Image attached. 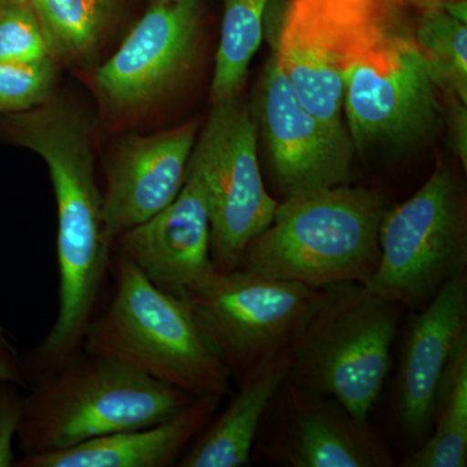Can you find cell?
I'll list each match as a JSON object with an SVG mask.
<instances>
[{
	"label": "cell",
	"mask_w": 467,
	"mask_h": 467,
	"mask_svg": "<svg viewBox=\"0 0 467 467\" xmlns=\"http://www.w3.org/2000/svg\"><path fill=\"white\" fill-rule=\"evenodd\" d=\"M5 134L41 156L57 207L58 312L41 344L23 358L26 379L48 373L82 349L110 265L103 195L95 180L90 128L81 113L58 104L8 113Z\"/></svg>",
	"instance_id": "6da1fadb"
},
{
	"label": "cell",
	"mask_w": 467,
	"mask_h": 467,
	"mask_svg": "<svg viewBox=\"0 0 467 467\" xmlns=\"http://www.w3.org/2000/svg\"><path fill=\"white\" fill-rule=\"evenodd\" d=\"M27 386L17 429L24 454L67 450L156 425L196 399L84 349L55 370L29 378Z\"/></svg>",
	"instance_id": "7a4b0ae2"
},
{
	"label": "cell",
	"mask_w": 467,
	"mask_h": 467,
	"mask_svg": "<svg viewBox=\"0 0 467 467\" xmlns=\"http://www.w3.org/2000/svg\"><path fill=\"white\" fill-rule=\"evenodd\" d=\"M386 211L379 192L349 183L288 196L238 269L316 288L365 285L379 263Z\"/></svg>",
	"instance_id": "3957f363"
},
{
	"label": "cell",
	"mask_w": 467,
	"mask_h": 467,
	"mask_svg": "<svg viewBox=\"0 0 467 467\" xmlns=\"http://www.w3.org/2000/svg\"><path fill=\"white\" fill-rule=\"evenodd\" d=\"M109 306L86 328L82 349L171 384L195 398L232 393V377L183 299L117 256Z\"/></svg>",
	"instance_id": "277c9868"
},
{
	"label": "cell",
	"mask_w": 467,
	"mask_h": 467,
	"mask_svg": "<svg viewBox=\"0 0 467 467\" xmlns=\"http://www.w3.org/2000/svg\"><path fill=\"white\" fill-rule=\"evenodd\" d=\"M400 306L359 282L326 285L324 297L292 340L288 379L340 402L368 422L391 370Z\"/></svg>",
	"instance_id": "5b68a950"
},
{
	"label": "cell",
	"mask_w": 467,
	"mask_h": 467,
	"mask_svg": "<svg viewBox=\"0 0 467 467\" xmlns=\"http://www.w3.org/2000/svg\"><path fill=\"white\" fill-rule=\"evenodd\" d=\"M396 0H292L273 52L304 109L347 129L344 94L352 67L401 26Z\"/></svg>",
	"instance_id": "8992f818"
},
{
	"label": "cell",
	"mask_w": 467,
	"mask_h": 467,
	"mask_svg": "<svg viewBox=\"0 0 467 467\" xmlns=\"http://www.w3.org/2000/svg\"><path fill=\"white\" fill-rule=\"evenodd\" d=\"M325 287L244 270L214 269L183 295L211 348L236 383L291 346Z\"/></svg>",
	"instance_id": "52a82bcc"
},
{
	"label": "cell",
	"mask_w": 467,
	"mask_h": 467,
	"mask_svg": "<svg viewBox=\"0 0 467 467\" xmlns=\"http://www.w3.org/2000/svg\"><path fill=\"white\" fill-rule=\"evenodd\" d=\"M379 263L365 284L378 296L418 309L467 266L466 196L450 169L439 167L411 198L386 211Z\"/></svg>",
	"instance_id": "ba28073f"
},
{
	"label": "cell",
	"mask_w": 467,
	"mask_h": 467,
	"mask_svg": "<svg viewBox=\"0 0 467 467\" xmlns=\"http://www.w3.org/2000/svg\"><path fill=\"white\" fill-rule=\"evenodd\" d=\"M187 171L198 178L207 198L214 267L233 272L279 204L261 175L257 124L239 98L213 104Z\"/></svg>",
	"instance_id": "9c48e42d"
},
{
	"label": "cell",
	"mask_w": 467,
	"mask_h": 467,
	"mask_svg": "<svg viewBox=\"0 0 467 467\" xmlns=\"http://www.w3.org/2000/svg\"><path fill=\"white\" fill-rule=\"evenodd\" d=\"M344 113L353 147L413 149L431 137L441 121L439 88L413 34L392 30L350 70Z\"/></svg>",
	"instance_id": "30bf717a"
},
{
	"label": "cell",
	"mask_w": 467,
	"mask_h": 467,
	"mask_svg": "<svg viewBox=\"0 0 467 467\" xmlns=\"http://www.w3.org/2000/svg\"><path fill=\"white\" fill-rule=\"evenodd\" d=\"M256 442L259 453L279 466H393L391 451L368 422L288 378L266 409Z\"/></svg>",
	"instance_id": "8fae6325"
},
{
	"label": "cell",
	"mask_w": 467,
	"mask_h": 467,
	"mask_svg": "<svg viewBox=\"0 0 467 467\" xmlns=\"http://www.w3.org/2000/svg\"><path fill=\"white\" fill-rule=\"evenodd\" d=\"M259 115L273 177L285 199L350 183L355 147L348 130L304 109L273 54L261 81Z\"/></svg>",
	"instance_id": "7c38bea8"
},
{
	"label": "cell",
	"mask_w": 467,
	"mask_h": 467,
	"mask_svg": "<svg viewBox=\"0 0 467 467\" xmlns=\"http://www.w3.org/2000/svg\"><path fill=\"white\" fill-rule=\"evenodd\" d=\"M201 17V0L150 5L95 75V86L107 104L129 112L167 95L192 66Z\"/></svg>",
	"instance_id": "4fadbf2b"
},
{
	"label": "cell",
	"mask_w": 467,
	"mask_h": 467,
	"mask_svg": "<svg viewBox=\"0 0 467 467\" xmlns=\"http://www.w3.org/2000/svg\"><path fill=\"white\" fill-rule=\"evenodd\" d=\"M467 337V278L454 276L409 322L395 378L399 423L411 439L431 431L442 378Z\"/></svg>",
	"instance_id": "5bb4252c"
},
{
	"label": "cell",
	"mask_w": 467,
	"mask_h": 467,
	"mask_svg": "<svg viewBox=\"0 0 467 467\" xmlns=\"http://www.w3.org/2000/svg\"><path fill=\"white\" fill-rule=\"evenodd\" d=\"M153 285L182 299L216 267L211 256V220L198 178L186 171L180 193L164 209L113 242Z\"/></svg>",
	"instance_id": "9a60e30c"
},
{
	"label": "cell",
	"mask_w": 467,
	"mask_h": 467,
	"mask_svg": "<svg viewBox=\"0 0 467 467\" xmlns=\"http://www.w3.org/2000/svg\"><path fill=\"white\" fill-rule=\"evenodd\" d=\"M195 142V125L186 124L147 137H128L119 143L101 193L104 230L112 244L174 201Z\"/></svg>",
	"instance_id": "2e32d148"
},
{
	"label": "cell",
	"mask_w": 467,
	"mask_h": 467,
	"mask_svg": "<svg viewBox=\"0 0 467 467\" xmlns=\"http://www.w3.org/2000/svg\"><path fill=\"white\" fill-rule=\"evenodd\" d=\"M223 396L196 398L167 420L94 439L63 451L24 454L15 467H168L177 465L208 425Z\"/></svg>",
	"instance_id": "e0dca14e"
},
{
	"label": "cell",
	"mask_w": 467,
	"mask_h": 467,
	"mask_svg": "<svg viewBox=\"0 0 467 467\" xmlns=\"http://www.w3.org/2000/svg\"><path fill=\"white\" fill-rule=\"evenodd\" d=\"M290 347L238 384L239 389L220 414H214L178 460L180 467L247 465L270 401L290 376Z\"/></svg>",
	"instance_id": "ac0fdd59"
},
{
	"label": "cell",
	"mask_w": 467,
	"mask_h": 467,
	"mask_svg": "<svg viewBox=\"0 0 467 467\" xmlns=\"http://www.w3.org/2000/svg\"><path fill=\"white\" fill-rule=\"evenodd\" d=\"M420 448L402 467H465L467 465V337L457 347L445 371L431 427Z\"/></svg>",
	"instance_id": "d6986e66"
},
{
	"label": "cell",
	"mask_w": 467,
	"mask_h": 467,
	"mask_svg": "<svg viewBox=\"0 0 467 467\" xmlns=\"http://www.w3.org/2000/svg\"><path fill=\"white\" fill-rule=\"evenodd\" d=\"M122 0H27L51 57L82 61L100 47Z\"/></svg>",
	"instance_id": "ffe728a7"
},
{
	"label": "cell",
	"mask_w": 467,
	"mask_h": 467,
	"mask_svg": "<svg viewBox=\"0 0 467 467\" xmlns=\"http://www.w3.org/2000/svg\"><path fill=\"white\" fill-rule=\"evenodd\" d=\"M270 0H225L221 39L216 55L212 103L241 95L252 58L264 36V18Z\"/></svg>",
	"instance_id": "44dd1931"
},
{
	"label": "cell",
	"mask_w": 467,
	"mask_h": 467,
	"mask_svg": "<svg viewBox=\"0 0 467 467\" xmlns=\"http://www.w3.org/2000/svg\"><path fill=\"white\" fill-rule=\"evenodd\" d=\"M413 36L439 91L467 104V21L444 5L423 9Z\"/></svg>",
	"instance_id": "7402d4cb"
},
{
	"label": "cell",
	"mask_w": 467,
	"mask_h": 467,
	"mask_svg": "<svg viewBox=\"0 0 467 467\" xmlns=\"http://www.w3.org/2000/svg\"><path fill=\"white\" fill-rule=\"evenodd\" d=\"M57 79L51 57L38 63L0 61V113H16L41 106L48 99Z\"/></svg>",
	"instance_id": "603a6c76"
},
{
	"label": "cell",
	"mask_w": 467,
	"mask_h": 467,
	"mask_svg": "<svg viewBox=\"0 0 467 467\" xmlns=\"http://www.w3.org/2000/svg\"><path fill=\"white\" fill-rule=\"evenodd\" d=\"M51 57L45 34L30 5L0 7V61L38 63Z\"/></svg>",
	"instance_id": "cb8c5ba5"
},
{
	"label": "cell",
	"mask_w": 467,
	"mask_h": 467,
	"mask_svg": "<svg viewBox=\"0 0 467 467\" xmlns=\"http://www.w3.org/2000/svg\"><path fill=\"white\" fill-rule=\"evenodd\" d=\"M17 386L0 382V466H14L12 441L17 436L23 396Z\"/></svg>",
	"instance_id": "d4e9b609"
},
{
	"label": "cell",
	"mask_w": 467,
	"mask_h": 467,
	"mask_svg": "<svg viewBox=\"0 0 467 467\" xmlns=\"http://www.w3.org/2000/svg\"><path fill=\"white\" fill-rule=\"evenodd\" d=\"M5 331H0V382L26 387V373L23 358L5 337Z\"/></svg>",
	"instance_id": "484cf974"
},
{
	"label": "cell",
	"mask_w": 467,
	"mask_h": 467,
	"mask_svg": "<svg viewBox=\"0 0 467 467\" xmlns=\"http://www.w3.org/2000/svg\"><path fill=\"white\" fill-rule=\"evenodd\" d=\"M450 103V140L451 150L467 168V104L459 99H448Z\"/></svg>",
	"instance_id": "4316f807"
},
{
	"label": "cell",
	"mask_w": 467,
	"mask_h": 467,
	"mask_svg": "<svg viewBox=\"0 0 467 467\" xmlns=\"http://www.w3.org/2000/svg\"><path fill=\"white\" fill-rule=\"evenodd\" d=\"M396 2L408 3V5H414V7L423 11V9L438 7V5H444L447 0H396Z\"/></svg>",
	"instance_id": "83f0119b"
},
{
	"label": "cell",
	"mask_w": 467,
	"mask_h": 467,
	"mask_svg": "<svg viewBox=\"0 0 467 467\" xmlns=\"http://www.w3.org/2000/svg\"><path fill=\"white\" fill-rule=\"evenodd\" d=\"M27 0H0V7L2 5H26Z\"/></svg>",
	"instance_id": "f1b7e54d"
},
{
	"label": "cell",
	"mask_w": 467,
	"mask_h": 467,
	"mask_svg": "<svg viewBox=\"0 0 467 467\" xmlns=\"http://www.w3.org/2000/svg\"><path fill=\"white\" fill-rule=\"evenodd\" d=\"M171 2V0H152V5H155V3H167Z\"/></svg>",
	"instance_id": "f546056e"
},
{
	"label": "cell",
	"mask_w": 467,
	"mask_h": 467,
	"mask_svg": "<svg viewBox=\"0 0 467 467\" xmlns=\"http://www.w3.org/2000/svg\"><path fill=\"white\" fill-rule=\"evenodd\" d=\"M350 2H368V0H350Z\"/></svg>",
	"instance_id": "4dcf8cb0"
},
{
	"label": "cell",
	"mask_w": 467,
	"mask_h": 467,
	"mask_svg": "<svg viewBox=\"0 0 467 467\" xmlns=\"http://www.w3.org/2000/svg\"><path fill=\"white\" fill-rule=\"evenodd\" d=\"M0 331H5V327H3V326H2V325H0Z\"/></svg>",
	"instance_id": "1f68e13d"
}]
</instances>
